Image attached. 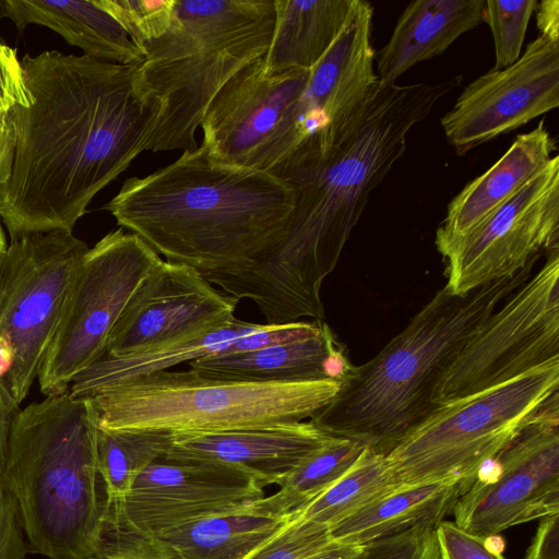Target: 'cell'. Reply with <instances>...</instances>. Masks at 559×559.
Instances as JSON below:
<instances>
[{
  "mask_svg": "<svg viewBox=\"0 0 559 559\" xmlns=\"http://www.w3.org/2000/svg\"><path fill=\"white\" fill-rule=\"evenodd\" d=\"M21 62L32 102L10 111L15 148L0 185L11 241L72 231L92 199L147 151L164 109L140 64L57 50Z\"/></svg>",
  "mask_w": 559,
  "mask_h": 559,
  "instance_id": "1",
  "label": "cell"
},
{
  "mask_svg": "<svg viewBox=\"0 0 559 559\" xmlns=\"http://www.w3.org/2000/svg\"><path fill=\"white\" fill-rule=\"evenodd\" d=\"M461 83V75L438 83H380L341 143L282 177L297 190L282 243L245 271L213 273L207 280L238 300H252L266 324L323 321L322 283L335 269L371 192L404 155L409 131Z\"/></svg>",
  "mask_w": 559,
  "mask_h": 559,
  "instance_id": "2",
  "label": "cell"
},
{
  "mask_svg": "<svg viewBox=\"0 0 559 559\" xmlns=\"http://www.w3.org/2000/svg\"><path fill=\"white\" fill-rule=\"evenodd\" d=\"M296 187L267 171L212 159L200 145L145 177L124 180L105 206L167 261L234 274L285 239Z\"/></svg>",
  "mask_w": 559,
  "mask_h": 559,
  "instance_id": "3",
  "label": "cell"
},
{
  "mask_svg": "<svg viewBox=\"0 0 559 559\" xmlns=\"http://www.w3.org/2000/svg\"><path fill=\"white\" fill-rule=\"evenodd\" d=\"M141 50V75L164 104L147 151L197 148L195 132L222 87L263 57L274 0H97Z\"/></svg>",
  "mask_w": 559,
  "mask_h": 559,
  "instance_id": "4",
  "label": "cell"
},
{
  "mask_svg": "<svg viewBox=\"0 0 559 559\" xmlns=\"http://www.w3.org/2000/svg\"><path fill=\"white\" fill-rule=\"evenodd\" d=\"M537 259L510 276L465 295L447 286L372 359L352 366L341 386L310 420L332 437L386 455L437 408V389L486 320L530 277Z\"/></svg>",
  "mask_w": 559,
  "mask_h": 559,
  "instance_id": "5",
  "label": "cell"
},
{
  "mask_svg": "<svg viewBox=\"0 0 559 559\" xmlns=\"http://www.w3.org/2000/svg\"><path fill=\"white\" fill-rule=\"evenodd\" d=\"M98 420L88 400L69 392L16 415L1 478L20 512L29 549L49 559H88L107 530L98 469Z\"/></svg>",
  "mask_w": 559,
  "mask_h": 559,
  "instance_id": "6",
  "label": "cell"
},
{
  "mask_svg": "<svg viewBox=\"0 0 559 559\" xmlns=\"http://www.w3.org/2000/svg\"><path fill=\"white\" fill-rule=\"evenodd\" d=\"M338 380L258 383L158 371L100 391L92 403L98 426L171 435L215 433L310 419L335 396Z\"/></svg>",
  "mask_w": 559,
  "mask_h": 559,
  "instance_id": "7",
  "label": "cell"
},
{
  "mask_svg": "<svg viewBox=\"0 0 559 559\" xmlns=\"http://www.w3.org/2000/svg\"><path fill=\"white\" fill-rule=\"evenodd\" d=\"M559 359L438 406L385 455L402 487L459 483L463 490L558 391Z\"/></svg>",
  "mask_w": 559,
  "mask_h": 559,
  "instance_id": "8",
  "label": "cell"
},
{
  "mask_svg": "<svg viewBox=\"0 0 559 559\" xmlns=\"http://www.w3.org/2000/svg\"><path fill=\"white\" fill-rule=\"evenodd\" d=\"M310 69L265 71L262 57L216 94L201 122V146L222 164L278 178L319 152L322 124L309 86Z\"/></svg>",
  "mask_w": 559,
  "mask_h": 559,
  "instance_id": "9",
  "label": "cell"
},
{
  "mask_svg": "<svg viewBox=\"0 0 559 559\" xmlns=\"http://www.w3.org/2000/svg\"><path fill=\"white\" fill-rule=\"evenodd\" d=\"M160 260L139 236L122 228L88 248L38 370L44 395L68 392L80 372L106 355L123 308Z\"/></svg>",
  "mask_w": 559,
  "mask_h": 559,
  "instance_id": "10",
  "label": "cell"
},
{
  "mask_svg": "<svg viewBox=\"0 0 559 559\" xmlns=\"http://www.w3.org/2000/svg\"><path fill=\"white\" fill-rule=\"evenodd\" d=\"M87 246L56 229L11 241L0 254V335L14 358L3 378L20 404L27 396Z\"/></svg>",
  "mask_w": 559,
  "mask_h": 559,
  "instance_id": "11",
  "label": "cell"
},
{
  "mask_svg": "<svg viewBox=\"0 0 559 559\" xmlns=\"http://www.w3.org/2000/svg\"><path fill=\"white\" fill-rule=\"evenodd\" d=\"M559 359V249L468 341L441 380L436 406Z\"/></svg>",
  "mask_w": 559,
  "mask_h": 559,
  "instance_id": "12",
  "label": "cell"
},
{
  "mask_svg": "<svg viewBox=\"0 0 559 559\" xmlns=\"http://www.w3.org/2000/svg\"><path fill=\"white\" fill-rule=\"evenodd\" d=\"M559 513V395L486 463L459 496L454 523L483 537Z\"/></svg>",
  "mask_w": 559,
  "mask_h": 559,
  "instance_id": "13",
  "label": "cell"
},
{
  "mask_svg": "<svg viewBox=\"0 0 559 559\" xmlns=\"http://www.w3.org/2000/svg\"><path fill=\"white\" fill-rule=\"evenodd\" d=\"M448 289L465 295L510 276L540 251L559 249V156L515 195L460 237L436 235Z\"/></svg>",
  "mask_w": 559,
  "mask_h": 559,
  "instance_id": "14",
  "label": "cell"
},
{
  "mask_svg": "<svg viewBox=\"0 0 559 559\" xmlns=\"http://www.w3.org/2000/svg\"><path fill=\"white\" fill-rule=\"evenodd\" d=\"M263 497L262 484L242 471L205 461L162 457L108 509L106 533L157 536L195 520L245 509Z\"/></svg>",
  "mask_w": 559,
  "mask_h": 559,
  "instance_id": "15",
  "label": "cell"
},
{
  "mask_svg": "<svg viewBox=\"0 0 559 559\" xmlns=\"http://www.w3.org/2000/svg\"><path fill=\"white\" fill-rule=\"evenodd\" d=\"M559 106V40L538 35L511 66L478 76L440 120L457 155Z\"/></svg>",
  "mask_w": 559,
  "mask_h": 559,
  "instance_id": "16",
  "label": "cell"
},
{
  "mask_svg": "<svg viewBox=\"0 0 559 559\" xmlns=\"http://www.w3.org/2000/svg\"><path fill=\"white\" fill-rule=\"evenodd\" d=\"M238 301L193 267L160 260L123 308L106 355L135 354L222 326L235 317Z\"/></svg>",
  "mask_w": 559,
  "mask_h": 559,
  "instance_id": "17",
  "label": "cell"
},
{
  "mask_svg": "<svg viewBox=\"0 0 559 559\" xmlns=\"http://www.w3.org/2000/svg\"><path fill=\"white\" fill-rule=\"evenodd\" d=\"M333 437L310 419L215 433L175 435L163 457L198 460L242 471L263 487L278 483Z\"/></svg>",
  "mask_w": 559,
  "mask_h": 559,
  "instance_id": "18",
  "label": "cell"
},
{
  "mask_svg": "<svg viewBox=\"0 0 559 559\" xmlns=\"http://www.w3.org/2000/svg\"><path fill=\"white\" fill-rule=\"evenodd\" d=\"M352 366L326 323L297 342L189 362L191 371L206 379L258 383L342 381Z\"/></svg>",
  "mask_w": 559,
  "mask_h": 559,
  "instance_id": "19",
  "label": "cell"
},
{
  "mask_svg": "<svg viewBox=\"0 0 559 559\" xmlns=\"http://www.w3.org/2000/svg\"><path fill=\"white\" fill-rule=\"evenodd\" d=\"M556 143L542 120L521 133L485 173L469 181L448 204L436 235L460 237L515 195L550 163Z\"/></svg>",
  "mask_w": 559,
  "mask_h": 559,
  "instance_id": "20",
  "label": "cell"
},
{
  "mask_svg": "<svg viewBox=\"0 0 559 559\" xmlns=\"http://www.w3.org/2000/svg\"><path fill=\"white\" fill-rule=\"evenodd\" d=\"M485 0H415L400 15L377 56L378 79L390 85L415 64L443 53L483 22Z\"/></svg>",
  "mask_w": 559,
  "mask_h": 559,
  "instance_id": "21",
  "label": "cell"
},
{
  "mask_svg": "<svg viewBox=\"0 0 559 559\" xmlns=\"http://www.w3.org/2000/svg\"><path fill=\"white\" fill-rule=\"evenodd\" d=\"M8 16L20 32L32 23L47 26L85 56L141 64L143 55L124 27L94 1L7 0Z\"/></svg>",
  "mask_w": 559,
  "mask_h": 559,
  "instance_id": "22",
  "label": "cell"
},
{
  "mask_svg": "<svg viewBox=\"0 0 559 559\" xmlns=\"http://www.w3.org/2000/svg\"><path fill=\"white\" fill-rule=\"evenodd\" d=\"M267 324L246 322L234 317L226 324L190 335L158 347L124 355L108 356L80 372L69 388L70 396L85 399L88 395L140 377L168 370L181 362L218 355L228 349L239 337L265 329Z\"/></svg>",
  "mask_w": 559,
  "mask_h": 559,
  "instance_id": "23",
  "label": "cell"
},
{
  "mask_svg": "<svg viewBox=\"0 0 559 559\" xmlns=\"http://www.w3.org/2000/svg\"><path fill=\"white\" fill-rule=\"evenodd\" d=\"M275 26L262 57L266 72L311 69L344 28L354 0H274Z\"/></svg>",
  "mask_w": 559,
  "mask_h": 559,
  "instance_id": "24",
  "label": "cell"
},
{
  "mask_svg": "<svg viewBox=\"0 0 559 559\" xmlns=\"http://www.w3.org/2000/svg\"><path fill=\"white\" fill-rule=\"evenodd\" d=\"M463 492L459 483L403 487L330 530L333 540L365 545L417 526L437 527Z\"/></svg>",
  "mask_w": 559,
  "mask_h": 559,
  "instance_id": "25",
  "label": "cell"
},
{
  "mask_svg": "<svg viewBox=\"0 0 559 559\" xmlns=\"http://www.w3.org/2000/svg\"><path fill=\"white\" fill-rule=\"evenodd\" d=\"M292 518L275 516L251 506L195 520L162 532L179 559H243Z\"/></svg>",
  "mask_w": 559,
  "mask_h": 559,
  "instance_id": "26",
  "label": "cell"
},
{
  "mask_svg": "<svg viewBox=\"0 0 559 559\" xmlns=\"http://www.w3.org/2000/svg\"><path fill=\"white\" fill-rule=\"evenodd\" d=\"M366 448L355 440L333 437L280 483L273 495L255 502L259 511L292 518L340 480L361 457Z\"/></svg>",
  "mask_w": 559,
  "mask_h": 559,
  "instance_id": "27",
  "label": "cell"
},
{
  "mask_svg": "<svg viewBox=\"0 0 559 559\" xmlns=\"http://www.w3.org/2000/svg\"><path fill=\"white\" fill-rule=\"evenodd\" d=\"M401 488L388 467L385 455L366 449L340 480L292 518L331 530Z\"/></svg>",
  "mask_w": 559,
  "mask_h": 559,
  "instance_id": "28",
  "label": "cell"
},
{
  "mask_svg": "<svg viewBox=\"0 0 559 559\" xmlns=\"http://www.w3.org/2000/svg\"><path fill=\"white\" fill-rule=\"evenodd\" d=\"M173 439L174 435L163 431L115 430L98 426L96 452L107 509L120 502L140 474L167 453Z\"/></svg>",
  "mask_w": 559,
  "mask_h": 559,
  "instance_id": "29",
  "label": "cell"
},
{
  "mask_svg": "<svg viewBox=\"0 0 559 559\" xmlns=\"http://www.w3.org/2000/svg\"><path fill=\"white\" fill-rule=\"evenodd\" d=\"M537 3V0H485L483 22L488 24L493 38V70L511 66L521 56L527 26Z\"/></svg>",
  "mask_w": 559,
  "mask_h": 559,
  "instance_id": "30",
  "label": "cell"
},
{
  "mask_svg": "<svg viewBox=\"0 0 559 559\" xmlns=\"http://www.w3.org/2000/svg\"><path fill=\"white\" fill-rule=\"evenodd\" d=\"M331 542L328 527L292 518L243 559H305Z\"/></svg>",
  "mask_w": 559,
  "mask_h": 559,
  "instance_id": "31",
  "label": "cell"
},
{
  "mask_svg": "<svg viewBox=\"0 0 559 559\" xmlns=\"http://www.w3.org/2000/svg\"><path fill=\"white\" fill-rule=\"evenodd\" d=\"M436 527L417 526L361 546L354 559H439Z\"/></svg>",
  "mask_w": 559,
  "mask_h": 559,
  "instance_id": "32",
  "label": "cell"
},
{
  "mask_svg": "<svg viewBox=\"0 0 559 559\" xmlns=\"http://www.w3.org/2000/svg\"><path fill=\"white\" fill-rule=\"evenodd\" d=\"M439 559H507L503 546L490 537L471 534L452 521H442L435 531Z\"/></svg>",
  "mask_w": 559,
  "mask_h": 559,
  "instance_id": "33",
  "label": "cell"
},
{
  "mask_svg": "<svg viewBox=\"0 0 559 559\" xmlns=\"http://www.w3.org/2000/svg\"><path fill=\"white\" fill-rule=\"evenodd\" d=\"M88 559H179L159 537L129 533H106L97 551Z\"/></svg>",
  "mask_w": 559,
  "mask_h": 559,
  "instance_id": "34",
  "label": "cell"
},
{
  "mask_svg": "<svg viewBox=\"0 0 559 559\" xmlns=\"http://www.w3.org/2000/svg\"><path fill=\"white\" fill-rule=\"evenodd\" d=\"M31 102L32 96L16 51L0 43V115H9L17 106L28 107Z\"/></svg>",
  "mask_w": 559,
  "mask_h": 559,
  "instance_id": "35",
  "label": "cell"
},
{
  "mask_svg": "<svg viewBox=\"0 0 559 559\" xmlns=\"http://www.w3.org/2000/svg\"><path fill=\"white\" fill-rule=\"evenodd\" d=\"M29 551L17 504L0 477V559H25Z\"/></svg>",
  "mask_w": 559,
  "mask_h": 559,
  "instance_id": "36",
  "label": "cell"
},
{
  "mask_svg": "<svg viewBox=\"0 0 559 559\" xmlns=\"http://www.w3.org/2000/svg\"><path fill=\"white\" fill-rule=\"evenodd\" d=\"M523 559H559V513L540 519Z\"/></svg>",
  "mask_w": 559,
  "mask_h": 559,
  "instance_id": "37",
  "label": "cell"
},
{
  "mask_svg": "<svg viewBox=\"0 0 559 559\" xmlns=\"http://www.w3.org/2000/svg\"><path fill=\"white\" fill-rule=\"evenodd\" d=\"M21 411L3 378H0V477L3 473L13 421Z\"/></svg>",
  "mask_w": 559,
  "mask_h": 559,
  "instance_id": "38",
  "label": "cell"
},
{
  "mask_svg": "<svg viewBox=\"0 0 559 559\" xmlns=\"http://www.w3.org/2000/svg\"><path fill=\"white\" fill-rule=\"evenodd\" d=\"M15 148V133L9 115H0V185L11 171Z\"/></svg>",
  "mask_w": 559,
  "mask_h": 559,
  "instance_id": "39",
  "label": "cell"
},
{
  "mask_svg": "<svg viewBox=\"0 0 559 559\" xmlns=\"http://www.w3.org/2000/svg\"><path fill=\"white\" fill-rule=\"evenodd\" d=\"M539 35L559 40V1L543 0L535 9Z\"/></svg>",
  "mask_w": 559,
  "mask_h": 559,
  "instance_id": "40",
  "label": "cell"
},
{
  "mask_svg": "<svg viewBox=\"0 0 559 559\" xmlns=\"http://www.w3.org/2000/svg\"><path fill=\"white\" fill-rule=\"evenodd\" d=\"M361 546L332 539L329 545L305 559H354L359 554Z\"/></svg>",
  "mask_w": 559,
  "mask_h": 559,
  "instance_id": "41",
  "label": "cell"
},
{
  "mask_svg": "<svg viewBox=\"0 0 559 559\" xmlns=\"http://www.w3.org/2000/svg\"><path fill=\"white\" fill-rule=\"evenodd\" d=\"M14 350L8 338L0 335V378H4L13 362Z\"/></svg>",
  "mask_w": 559,
  "mask_h": 559,
  "instance_id": "42",
  "label": "cell"
},
{
  "mask_svg": "<svg viewBox=\"0 0 559 559\" xmlns=\"http://www.w3.org/2000/svg\"><path fill=\"white\" fill-rule=\"evenodd\" d=\"M4 16H8L7 0H0V21ZM0 43L3 44V40L1 38V34H0Z\"/></svg>",
  "mask_w": 559,
  "mask_h": 559,
  "instance_id": "43",
  "label": "cell"
},
{
  "mask_svg": "<svg viewBox=\"0 0 559 559\" xmlns=\"http://www.w3.org/2000/svg\"><path fill=\"white\" fill-rule=\"evenodd\" d=\"M7 249L5 237L0 225V254Z\"/></svg>",
  "mask_w": 559,
  "mask_h": 559,
  "instance_id": "44",
  "label": "cell"
}]
</instances>
